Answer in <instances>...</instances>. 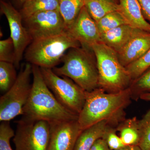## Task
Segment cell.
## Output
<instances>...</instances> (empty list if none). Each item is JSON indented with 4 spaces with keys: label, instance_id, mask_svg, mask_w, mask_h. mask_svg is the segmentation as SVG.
Returning <instances> with one entry per match:
<instances>
[{
    "label": "cell",
    "instance_id": "obj_16",
    "mask_svg": "<svg viewBox=\"0 0 150 150\" xmlns=\"http://www.w3.org/2000/svg\"><path fill=\"white\" fill-rule=\"evenodd\" d=\"M112 126L108 121H102L84 129L78 137L74 150H89L97 140L103 139Z\"/></svg>",
    "mask_w": 150,
    "mask_h": 150
},
{
    "label": "cell",
    "instance_id": "obj_21",
    "mask_svg": "<svg viewBox=\"0 0 150 150\" xmlns=\"http://www.w3.org/2000/svg\"><path fill=\"white\" fill-rule=\"evenodd\" d=\"M16 67L12 63L0 62V90L5 93L15 83L17 78Z\"/></svg>",
    "mask_w": 150,
    "mask_h": 150
},
{
    "label": "cell",
    "instance_id": "obj_8",
    "mask_svg": "<svg viewBox=\"0 0 150 150\" xmlns=\"http://www.w3.org/2000/svg\"><path fill=\"white\" fill-rule=\"evenodd\" d=\"M13 137L15 150H47L50 138V123L43 120L23 117L17 122Z\"/></svg>",
    "mask_w": 150,
    "mask_h": 150
},
{
    "label": "cell",
    "instance_id": "obj_31",
    "mask_svg": "<svg viewBox=\"0 0 150 150\" xmlns=\"http://www.w3.org/2000/svg\"><path fill=\"white\" fill-rule=\"evenodd\" d=\"M116 150H142L139 146H125L123 148Z\"/></svg>",
    "mask_w": 150,
    "mask_h": 150
},
{
    "label": "cell",
    "instance_id": "obj_30",
    "mask_svg": "<svg viewBox=\"0 0 150 150\" xmlns=\"http://www.w3.org/2000/svg\"><path fill=\"white\" fill-rule=\"evenodd\" d=\"M89 150H110L103 139H100L96 142Z\"/></svg>",
    "mask_w": 150,
    "mask_h": 150
},
{
    "label": "cell",
    "instance_id": "obj_24",
    "mask_svg": "<svg viewBox=\"0 0 150 150\" xmlns=\"http://www.w3.org/2000/svg\"><path fill=\"white\" fill-rule=\"evenodd\" d=\"M141 139L139 146L142 150H150V109L139 120Z\"/></svg>",
    "mask_w": 150,
    "mask_h": 150
},
{
    "label": "cell",
    "instance_id": "obj_9",
    "mask_svg": "<svg viewBox=\"0 0 150 150\" xmlns=\"http://www.w3.org/2000/svg\"><path fill=\"white\" fill-rule=\"evenodd\" d=\"M23 22L32 41L59 35L67 30L59 11L37 13L23 18Z\"/></svg>",
    "mask_w": 150,
    "mask_h": 150
},
{
    "label": "cell",
    "instance_id": "obj_18",
    "mask_svg": "<svg viewBox=\"0 0 150 150\" xmlns=\"http://www.w3.org/2000/svg\"><path fill=\"white\" fill-rule=\"evenodd\" d=\"M84 6L96 23L108 14L119 10V5L113 0H84Z\"/></svg>",
    "mask_w": 150,
    "mask_h": 150
},
{
    "label": "cell",
    "instance_id": "obj_6",
    "mask_svg": "<svg viewBox=\"0 0 150 150\" xmlns=\"http://www.w3.org/2000/svg\"><path fill=\"white\" fill-rule=\"evenodd\" d=\"M32 73V65L27 62L21 67L13 86L0 98L1 122L10 121L23 115L31 93Z\"/></svg>",
    "mask_w": 150,
    "mask_h": 150
},
{
    "label": "cell",
    "instance_id": "obj_32",
    "mask_svg": "<svg viewBox=\"0 0 150 150\" xmlns=\"http://www.w3.org/2000/svg\"><path fill=\"white\" fill-rule=\"evenodd\" d=\"M139 98L143 100L150 101V93L142 94L140 95Z\"/></svg>",
    "mask_w": 150,
    "mask_h": 150
},
{
    "label": "cell",
    "instance_id": "obj_28",
    "mask_svg": "<svg viewBox=\"0 0 150 150\" xmlns=\"http://www.w3.org/2000/svg\"><path fill=\"white\" fill-rule=\"evenodd\" d=\"M116 129L111 127L108 129L103 139L105 140L110 150L119 149L125 147L121 138L116 134Z\"/></svg>",
    "mask_w": 150,
    "mask_h": 150
},
{
    "label": "cell",
    "instance_id": "obj_3",
    "mask_svg": "<svg viewBox=\"0 0 150 150\" xmlns=\"http://www.w3.org/2000/svg\"><path fill=\"white\" fill-rule=\"evenodd\" d=\"M62 62V67L52 69L56 74L69 78L86 92L99 87L98 70L92 49L82 46L71 48Z\"/></svg>",
    "mask_w": 150,
    "mask_h": 150
},
{
    "label": "cell",
    "instance_id": "obj_33",
    "mask_svg": "<svg viewBox=\"0 0 150 150\" xmlns=\"http://www.w3.org/2000/svg\"><path fill=\"white\" fill-rule=\"evenodd\" d=\"M16 1L19 4H22L23 5L24 3L30 0H16Z\"/></svg>",
    "mask_w": 150,
    "mask_h": 150
},
{
    "label": "cell",
    "instance_id": "obj_7",
    "mask_svg": "<svg viewBox=\"0 0 150 150\" xmlns=\"http://www.w3.org/2000/svg\"><path fill=\"white\" fill-rule=\"evenodd\" d=\"M40 68L45 83L56 99L79 115L85 102L86 91L69 78L56 74L52 69Z\"/></svg>",
    "mask_w": 150,
    "mask_h": 150
},
{
    "label": "cell",
    "instance_id": "obj_15",
    "mask_svg": "<svg viewBox=\"0 0 150 150\" xmlns=\"http://www.w3.org/2000/svg\"><path fill=\"white\" fill-rule=\"evenodd\" d=\"M119 11L128 24L134 28L150 32V24L144 16L138 0H119Z\"/></svg>",
    "mask_w": 150,
    "mask_h": 150
},
{
    "label": "cell",
    "instance_id": "obj_25",
    "mask_svg": "<svg viewBox=\"0 0 150 150\" xmlns=\"http://www.w3.org/2000/svg\"><path fill=\"white\" fill-rule=\"evenodd\" d=\"M129 88L132 97L137 94L139 97L142 94L150 93V68L140 77L134 80Z\"/></svg>",
    "mask_w": 150,
    "mask_h": 150
},
{
    "label": "cell",
    "instance_id": "obj_12",
    "mask_svg": "<svg viewBox=\"0 0 150 150\" xmlns=\"http://www.w3.org/2000/svg\"><path fill=\"white\" fill-rule=\"evenodd\" d=\"M67 31L77 40L82 47L91 49L94 44L100 42V33L96 23L84 6Z\"/></svg>",
    "mask_w": 150,
    "mask_h": 150
},
{
    "label": "cell",
    "instance_id": "obj_2",
    "mask_svg": "<svg viewBox=\"0 0 150 150\" xmlns=\"http://www.w3.org/2000/svg\"><path fill=\"white\" fill-rule=\"evenodd\" d=\"M33 66L31 93L23 109V117L49 123L78 120L79 115L64 107L48 88L40 68Z\"/></svg>",
    "mask_w": 150,
    "mask_h": 150
},
{
    "label": "cell",
    "instance_id": "obj_1",
    "mask_svg": "<svg viewBox=\"0 0 150 150\" xmlns=\"http://www.w3.org/2000/svg\"><path fill=\"white\" fill-rule=\"evenodd\" d=\"M132 98L129 88L115 93L106 92L99 87L86 92L85 102L78 118L81 129L102 121H108L112 126L121 123Z\"/></svg>",
    "mask_w": 150,
    "mask_h": 150
},
{
    "label": "cell",
    "instance_id": "obj_19",
    "mask_svg": "<svg viewBox=\"0 0 150 150\" xmlns=\"http://www.w3.org/2000/svg\"><path fill=\"white\" fill-rule=\"evenodd\" d=\"M59 12L67 29L84 6V0H59Z\"/></svg>",
    "mask_w": 150,
    "mask_h": 150
},
{
    "label": "cell",
    "instance_id": "obj_17",
    "mask_svg": "<svg viewBox=\"0 0 150 150\" xmlns=\"http://www.w3.org/2000/svg\"><path fill=\"white\" fill-rule=\"evenodd\" d=\"M116 130L120 132V137L126 146H139L141 135L139 120L136 117L123 120Z\"/></svg>",
    "mask_w": 150,
    "mask_h": 150
},
{
    "label": "cell",
    "instance_id": "obj_13",
    "mask_svg": "<svg viewBox=\"0 0 150 150\" xmlns=\"http://www.w3.org/2000/svg\"><path fill=\"white\" fill-rule=\"evenodd\" d=\"M150 49V32L141 30L118 54L119 61L126 67L142 57Z\"/></svg>",
    "mask_w": 150,
    "mask_h": 150
},
{
    "label": "cell",
    "instance_id": "obj_20",
    "mask_svg": "<svg viewBox=\"0 0 150 150\" xmlns=\"http://www.w3.org/2000/svg\"><path fill=\"white\" fill-rule=\"evenodd\" d=\"M50 11H59V0H30L23 5L20 13L24 18L37 13Z\"/></svg>",
    "mask_w": 150,
    "mask_h": 150
},
{
    "label": "cell",
    "instance_id": "obj_11",
    "mask_svg": "<svg viewBox=\"0 0 150 150\" xmlns=\"http://www.w3.org/2000/svg\"><path fill=\"white\" fill-rule=\"evenodd\" d=\"M50 138L47 150H74L83 131L78 120L50 123Z\"/></svg>",
    "mask_w": 150,
    "mask_h": 150
},
{
    "label": "cell",
    "instance_id": "obj_29",
    "mask_svg": "<svg viewBox=\"0 0 150 150\" xmlns=\"http://www.w3.org/2000/svg\"><path fill=\"white\" fill-rule=\"evenodd\" d=\"M144 16L150 21V0H138Z\"/></svg>",
    "mask_w": 150,
    "mask_h": 150
},
{
    "label": "cell",
    "instance_id": "obj_23",
    "mask_svg": "<svg viewBox=\"0 0 150 150\" xmlns=\"http://www.w3.org/2000/svg\"><path fill=\"white\" fill-rule=\"evenodd\" d=\"M132 80L143 74L150 68V49L141 58L126 67Z\"/></svg>",
    "mask_w": 150,
    "mask_h": 150
},
{
    "label": "cell",
    "instance_id": "obj_5",
    "mask_svg": "<svg viewBox=\"0 0 150 150\" xmlns=\"http://www.w3.org/2000/svg\"><path fill=\"white\" fill-rule=\"evenodd\" d=\"M81 46L67 30L59 35L33 40L25 52L24 58L32 65L52 69L62 61L67 51Z\"/></svg>",
    "mask_w": 150,
    "mask_h": 150
},
{
    "label": "cell",
    "instance_id": "obj_27",
    "mask_svg": "<svg viewBox=\"0 0 150 150\" xmlns=\"http://www.w3.org/2000/svg\"><path fill=\"white\" fill-rule=\"evenodd\" d=\"M15 131L11 127L9 121H2L0 125V150H13L10 140L13 138Z\"/></svg>",
    "mask_w": 150,
    "mask_h": 150
},
{
    "label": "cell",
    "instance_id": "obj_14",
    "mask_svg": "<svg viewBox=\"0 0 150 150\" xmlns=\"http://www.w3.org/2000/svg\"><path fill=\"white\" fill-rule=\"evenodd\" d=\"M141 30L123 25L100 34V42L118 54Z\"/></svg>",
    "mask_w": 150,
    "mask_h": 150
},
{
    "label": "cell",
    "instance_id": "obj_26",
    "mask_svg": "<svg viewBox=\"0 0 150 150\" xmlns=\"http://www.w3.org/2000/svg\"><path fill=\"white\" fill-rule=\"evenodd\" d=\"M15 60L13 42L10 37L0 41V62L14 64Z\"/></svg>",
    "mask_w": 150,
    "mask_h": 150
},
{
    "label": "cell",
    "instance_id": "obj_10",
    "mask_svg": "<svg viewBox=\"0 0 150 150\" xmlns=\"http://www.w3.org/2000/svg\"><path fill=\"white\" fill-rule=\"evenodd\" d=\"M1 11L4 15L8 22L11 36L15 48L14 66L20 67V64L24 56L25 52L32 39L23 24V18L20 12L15 8L11 4L1 1Z\"/></svg>",
    "mask_w": 150,
    "mask_h": 150
},
{
    "label": "cell",
    "instance_id": "obj_22",
    "mask_svg": "<svg viewBox=\"0 0 150 150\" xmlns=\"http://www.w3.org/2000/svg\"><path fill=\"white\" fill-rule=\"evenodd\" d=\"M96 23L100 34L121 25H129L119 11L108 14Z\"/></svg>",
    "mask_w": 150,
    "mask_h": 150
},
{
    "label": "cell",
    "instance_id": "obj_4",
    "mask_svg": "<svg viewBox=\"0 0 150 150\" xmlns=\"http://www.w3.org/2000/svg\"><path fill=\"white\" fill-rule=\"evenodd\" d=\"M98 73V86L107 93H115L129 88L132 81L118 54L102 42L92 47Z\"/></svg>",
    "mask_w": 150,
    "mask_h": 150
}]
</instances>
